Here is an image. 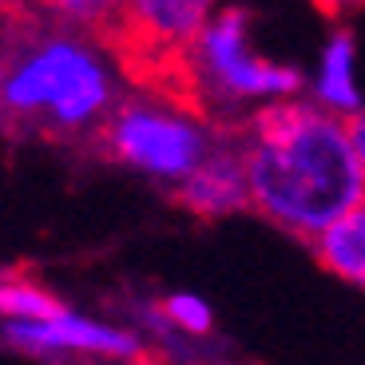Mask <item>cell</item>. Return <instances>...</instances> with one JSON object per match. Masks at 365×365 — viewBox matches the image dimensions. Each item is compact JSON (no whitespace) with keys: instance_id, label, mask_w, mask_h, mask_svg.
Returning a JSON list of instances; mask_svg holds the SVG:
<instances>
[{"instance_id":"6da1fadb","label":"cell","mask_w":365,"mask_h":365,"mask_svg":"<svg viewBox=\"0 0 365 365\" xmlns=\"http://www.w3.org/2000/svg\"><path fill=\"white\" fill-rule=\"evenodd\" d=\"M230 131L247 167L250 210L266 227L310 247L365 202L349 119L314 108L306 96L255 111Z\"/></svg>"},{"instance_id":"7a4b0ae2","label":"cell","mask_w":365,"mask_h":365,"mask_svg":"<svg viewBox=\"0 0 365 365\" xmlns=\"http://www.w3.org/2000/svg\"><path fill=\"white\" fill-rule=\"evenodd\" d=\"M119 60L83 28L36 24L0 44V103L4 119L60 139H100L119 108Z\"/></svg>"},{"instance_id":"3957f363","label":"cell","mask_w":365,"mask_h":365,"mask_svg":"<svg viewBox=\"0 0 365 365\" xmlns=\"http://www.w3.org/2000/svg\"><path fill=\"white\" fill-rule=\"evenodd\" d=\"M182 88L202 115L247 123L255 111L306 96V72L255 44V20L242 4H222L179 60Z\"/></svg>"},{"instance_id":"277c9868","label":"cell","mask_w":365,"mask_h":365,"mask_svg":"<svg viewBox=\"0 0 365 365\" xmlns=\"http://www.w3.org/2000/svg\"><path fill=\"white\" fill-rule=\"evenodd\" d=\"M219 139L215 119L171 96H123L100 131V147L111 163L171 191L199 171Z\"/></svg>"},{"instance_id":"5b68a950","label":"cell","mask_w":365,"mask_h":365,"mask_svg":"<svg viewBox=\"0 0 365 365\" xmlns=\"http://www.w3.org/2000/svg\"><path fill=\"white\" fill-rule=\"evenodd\" d=\"M0 346L36 357L44 365H76V361H103V365H143L151 361V346L128 322H111L88 314L80 306H60L52 318L36 322H0Z\"/></svg>"},{"instance_id":"8992f818","label":"cell","mask_w":365,"mask_h":365,"mask_svg":"<svg viewBox=\"0 0 365 365\" xmlns=\"http://www.w3.org/2000/svg\"><path fill=\"white\" fill-rule=\"evenodd\" d=\"M219 9L222 0H123L115 32L135 60L179 64Z\"/></svg>"},{"instance_id":"52a82bcc","label":"cell","mask_w":365,"mask_h":365,"mask_svg":"<svg viewBox=\"0 0 365 365\" xmlns=\"http://www.w3.org/2000/svg\"><path fill=\"white\" fill-rule=\"evenodd\" d=\"M171 195L179 199L182 210H191L202 222H222V219H235V215H247L250 182H247V167H242V151L235 143V131L230 128L222 131V139L202 159V167Z\"/></svg>"},{"instance_id":"ba28073f","label":"cell","mask_w":365,"mask_h":365,"mask_svg":"<svg viewBox=\"0 0 365 365\" xmlns=\"http://www.w3.org/2000/svg\"><path fill=\"white\" fill-rule=\"evenodd\" d=\"M306 100L314 108L329 111V115L349 119V123L365 111L361 72H357V40L349 28L329 32L326 44L318 48L314 72L306 76Z\"/></svg>"},{"instance_id":"9c48e42d","label":"cell","mask_w":365,"mask_h":365,"mask_svg":"<svg viewBox=\"0 0 365 365\" xmlns=\"http://www.w3.org/2000/svg\"><path fill=\"white\" fill-rule=\"evenodd\" d=\"M310 255L329 278L365 294V202L349 210L346 219H338L326 235L314 238Z\"/></svg>"},{"instance_id":"30bf717a","label":"cell","mask_w":365,"mask_h":365,"mask_svg":"<svg viewBox=\"0 0 365 365\" xmlns=\"http://www.w3.org/2000/svg\"><path fill=\"white\" fill-rule=\"evenodd\" d=\"M151 310H155L159 326H167L171 334H182V338L195 341L215 338V306L195 290L159 294V298H151Z\"/></svg>"},{"instance_id":"8fae6325","label":"cell","mask_w":365,"mask_h":365,"mask_svg":"<svg viewBox=\"0 0 365 365\" xmlns=\"http://www.w3.org/2000/svg\"><path fill=\"white\" fill-rule=\"evenodd\" d=\"M64 306V298H56L44 282L28 278V274L0 270V322H36L52 318Z\"/></svg>"},{"instance_id":"7c38bea8","label":"cell","mask_w":365,"mask_h":365,"mask_svg":"<svg viewBox=\"0 0 365 365\" xmlns=\"http://www.w3.org/2000/svg\"><path fill=\"white\" fill-rule=\"evenodd\" d=\"M48 12V20L68 28H83V32H115L123 0H36Z\"/></svg>"},{"instance_id":"4fadbf2b","label":"cell","mask_w":365,"mask_h":365,"mask_svg":"<svg viewBox=\"0 0 365 365\" xmlns=\"http://www.w3.org/2000/svg\"><path fill=\"white\" fill-rule=\"evenodd\" d=\"M349 131H354V143H357V163H361V179H365V111L349 123Z\"/></svg>"},{"instance_id":"5bb4252c","label":"cell","mask_w":365,"mask_h":365,"mask_svg":"<svg viewBox=\"0 0 365 365\" xmlns=\"http://www.w3.org/2000/svg\"><path fill=\"white\" fill-rule=\"evenodd\" d=\"M310 4H322V9H329V12L338 9V0H310Z\"/></svg>"},{"instance_id":"9a60e30c","label":"cell","mask_w":365,"mask_h":365,"mask_svg":"<svg viewBox=\"0 0 365 365\" xmlns=\"http://www.w3.org/2000/svg\"><path fill=\"white\" fill-rule=\"evenodd\" d=\"M354 4H365V0H338V9H354Z\"/></svg>"},{"instance_id":"2e32d148","label":"cell","mask_w":365,"mask_h":365,"mask_svg":"<svg viewBox=\"0 0 365 365\" xmlns=\"http://www.w3.org/2000/svg\"><path fill=\"white\" fill-rule=\"evenodd\" d=\"M0 119H4V103H0Z\"/></svg>"}]
</instances>
